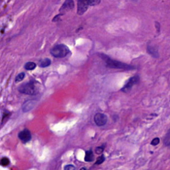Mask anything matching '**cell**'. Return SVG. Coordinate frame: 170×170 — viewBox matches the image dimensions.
Masks as SVG:
<instances>
[{"label": "cell", "instance_id": "obj_1", "mask_svg": "<svg viewBox=\"0 0 170 170\" xmlns=\"http://www.w3.org/2000/svg\"><path fill=\"white\" fill-rule=\"evenodd\" d=\"M100 56L104 60L106 67L108 68L122 69L125 70V71H131V70H134L136 68V67L134 66H132V65L122 63L120 61H118V60H113L106 55L100 54Z\"/></svg>", "mask_w": 170, "mask_h": 170}, {"label": "cell", "instance_id": "obj_2", "mask_svg": "<svg viewBox=\"0 0 170 170\" xmlns=\"http://www.w3.org/2000/svg\"><path fill=\"white\" fill-rule=\"evenodd\" d=\"M21 93L27 95H36L39 93V87L37 85V82L31 81L21 85L18 89Z\"/></svg>", "mask_w": 170, "mask_h": 170}, {"label": "cell", "instance_id": "obj_3", "mask_svg": "<svg viewBox=\"0 0 170 170\" xmlns=\"http://www.w3.org/2000/svg\"><path fill=\"white\" fill-rule=\"evenodd\" d=\"M51 55L55 58H63L69 54L68 47L63 44H59L54 46L50 51Z\"/></svg>", "mask_w": 170, "mask_h": 170}, {"label": "cell", "instance_id": "obj_4", "mask_svg": "<svg viewBox=\"0 0 170 170\" xmlns=\"http://www.w3.org/2000/svg\"><path fill=\"white\" fill-rule=\"evenodd\" d=\"M139 81V77L138 75L134 76L131 77L130 79L128 81L127 83H126L124 86L123 88L121 89V90L124 93H128L130 92L131 89H132V87L135 85L138 84Z\"/></svg>", "mask_w": 170, "mask_h": 170}, {"label": "cell", "instance_id": "obj_5", "mask_svg": "<svg viewBox=\"0 0 170 170\" xmlns=\"http://www.w3.org/2000/svg\"><path fill=\"white\" fill-rule=\"evenodd\" d=\"M90 0H78L77 14L82 15L87 11L90 6Z\"/></svg>", "mask_w": 170, "mask_h": 170}, {"label": "cell", "instance_id": "obj_6", "mask_svg": "<svg viewBox=\"0 0 170 170\" xmlns=\"http://www.w3.org/2000/svg\"><path fill=\"white\" fill-rule=\"evenodd\" d=\"M74 7H75V3H74L73 0H66L63 4L61 7L60 8L59 14L60 15V16H62L68 11L73 10Z\"/></svg>", "mask_w": 170, "mask_h": 170}, {"label": "cell", "instance_id": "obj_7", "mask_svg": "<svg viewBox=\"0 0 170 170\" xmlns=\"http://www.w3.org/2000/svg\"><path fill=\"white\" fill-rule=\"evenodd\" d=\"M94 120V122L97 126H102L106 124L108 118L105 114H102V113H97V114H95Z\"/></svg>", "mask_w": 170, "mask_h": 170}, {"label": "cell", "instance_id": "obj_8", "mask_svg": "<svg viewBox=\"0 0 170 170\" xmlns=\"http://www.w3.org/2000/svg\"><path fill=\"white\" fill-rule=\"evenodd\" d=\"M18 137L20 140L23 143L29 142L31 139V134L27 129H25L23 131H21L19 133Z\"/></svg>", "mask_w": 170, "mask_h": 170}, {"label": "cell", "instance_id": "obj_9", "mask_svg": "<svg viewBox=\"0 0 170 170\" xmlns=\"http://www.w3.org/2000/svg\"><path fill=\"white\" fill-rule=\"evenodd\" d=\"M37 101L35 100H29V101H26L22 106V110L23 112H27L35 106Z\"/></svg>", "mask_w": 170, "mask_h": 170}, {"label": "cell", "instance_id": "obj_10", "mask_svg": "<svg viewBox=\"0 0 170 170\" xmlns=\"http://www.w3.org/2000/svg\"><path fill=\"white\" fill-rule=\"evenodd\" d=\"M147 51L150 55H151L154 58H158L160 56L158 49L156 47L152 46L150 45H147Z\"/></svg>", "mask_w": 170, "mask_h": 170}, {"label": "cell", "instance_id": "obj_11", "mask_svg": "<svg viewBox=\"0 0 170 170\" xmlns=\"http://www.w3.org/2000/svg\"><path fill=\"white\" fill-rule=\"evenodd\" d=\"M94 160V154L93 152L92 151V150H90L86 151V154H85V162H93Z\"/></svg>", "mask_w": 170, "mask_h": 170}, {"label": "cell", "instance_id": "obj_12", "mask_svg": "<svg viewBox=\"0 0 170 170\" xmlns=\"http://www.w3.org/2000/svg\"><path fill=\"white\" fill-rule=\"evenodd\" d=\"M51 60L49 59L46 58L45 59H43L41 60L40 63H39V66L43 68H45L49 67L51 64Z\"/></svg>", "mask_w": 170, "mask_h": 170}, {"label": "cell", "instance_id": "obj_13", "mask_svg": "<svg viewBox=\"0 0 170 170\" xmlns=\"http://www.w3.org/2000/svg\"><path fill=\"white\" fill-rule=\"evenodd\" d=\"M37 64L33 62H28L25 64V68L27 71H32L36 68Z\"/></svg>", "mask_w": 170, "mask_h": 170}, {"label": "cell", "instance_id": "obj_14", "mask_svg": "<svg viewBox=\"0 0 170 170\" xmlns=\"http://www.w3.org/2000/svg\"><path fill=\"white\" fill-rule=\"evenodd\" d=\"M164 144L167 146L170 145V128L169 129L166 135H165L164 139Z\"/></svg>", "mask_w": 170, "mask_h": 170}, {"label": "cell", "instance_id": "obj_15", "mask_svg": "<svg viewBox=\"0 0 170 170\" xmlns=\"http://www.w3.org/2000/svg\"><path fill=\"white\" fill-rule=\"evenodd\" d=\"M25 76V73H19V75H17V76L16 77V78H15V82H19L21 81H22V80L23 79V78H24Z\"/></svg>", "mask_w": 170, "mask_h": 170}, {"label": "cell", "instance_id": "obj_16", "mask_svg": "<svg viewBox=\"0 0 170 170\" xmlns=\"http://www.w3.org/2000/svg\"><path fill=\"white\" fill-rule=\"evenodd\" d=\"M1 164L3 165V166H7L9 164H10V160H9L7 158H3L1 160Z\"/></svg>", "mask_w": 170, "mask_h": 170}, {"label": "cell", "instance_id": "obj_17", "mask_svg": "<svg viewBox=\"0 0 170 170\" xmlns=\"http://www.w3.org/2000/svg\"><path fill=\"white\" fill-rule=\"evenodd\" d=\"M104 146H98V147H96L95 151L97 154H101L102 153V151H104Z\"/></svg>", "mask_w": 170, "mask_h": 170}, {"label": "cell", "instance_id": "obj_18", "mask_svg": "<svg viewBox=\"0 0 170 170\" xmlns=\"http://www.w3.org/2000/svg\"><path fill=\"white\" fill-rule=\"evenodd\" d=\"M104 161H105V158H104V155H102L101 156H100L99 158H98V159L97 160V162H96V164H97V165L101 164L104 162Z\"/></svg>", "mask_w": 170, "mask_h": 170}, {"label": "cell", "instance_id": "obj_19", "mask_svg": "<svg viewBox=\"0 0 170 170\" xmlns=\"http://www.w3.org/2000/svg\"><path fill=\"white\" fill-rule=\"evenodd\" d=\"M101 2V0H90V6H97Z\"/></svg>", "mask_w": 170, "mask_h": 170}, {"label": "cell", "instance_id": "obj_20", "mask_svg": "<svg viewBox=\"0 0 170 170\" xmlns=\"http://www.w3.org/2000/svg\"><path fill=\"white\" fill-rule=\"evenodd\" d=\"M160 142V139L159 138H155L154 139H153V140L151 141V144L152 146H155L157 145H158L159 143Z\"/></svg>", "mask_w": 170, "mask_h": 170}, {"label": "cell", "instance_id": "obj_21", "mask_svg": "<svg viewBox=\"0 0 170 170\" xmlns=\"http://www.w3.org/2000/svg\"><path fill=\"white\" fill-rule=\"evenodd\" d=\"M64 170H76V168L73 165H67L64 167Z\"/></svg>", "mask_w": 170, "mask_h": 170}, {"label": "cell", "instance_id": "obj_22", "mask_svg": "<svg viewBox=\"0 0 170 170\" xmlns=\"http://www.w3.org/2000/svg\"><path fill=\"white\" fill-rule=\"evenodd\" d=\"M156 23H157V25H158V26H157V25H155V26H156V29L158 28V31L159 32V31H160V23H159L158 22H156Z\"/></svg>", "mask_w": 170, "mask_h": 170}, {"label": "cell", "instance_id": "obj_23", "mask_svg": "<svg viewBox=\"0 0 170 170\" xmlns=\"http://www.w3.org/2000/svg\"><path fill=\"white\" fill-rule=\"evenodd\" d=\"M80 170H86V169L85 168H82Z\"/></svg>", "mask_w": 170, "mask_h": 170}]
</instances>
